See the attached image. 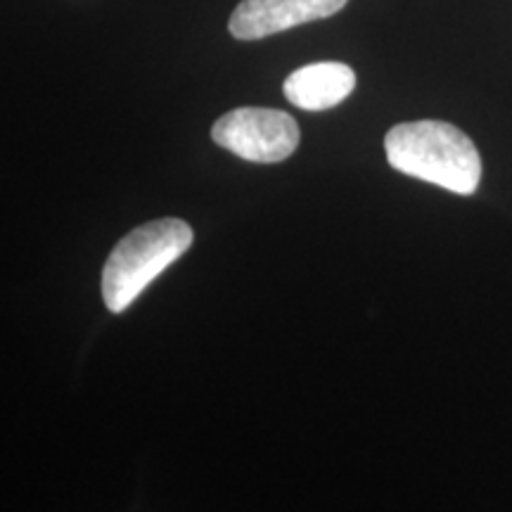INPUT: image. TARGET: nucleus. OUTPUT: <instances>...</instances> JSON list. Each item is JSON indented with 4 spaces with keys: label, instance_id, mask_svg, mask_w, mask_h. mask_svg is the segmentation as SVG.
I'll list each match as a JSON object with an SVG mask.
<instances>
[{
    "label": "nucleus",
    "instance_id": "1",
    "mask_svg": "<svg viewBox=\"0 0 512 512\" xmlns=\"http://www.w3.org/2000/svg\"><path fill=\"white\" fill-rule=\"evenodd\" d=\"M387 162L401 174L472 195L482 181V157L470 138L448 121H406L384 136Z\"/></svg>",
    "mask_w": 512,
    "mask_h": 512
},
{
    "label": "nucleus",
    "instance_id": "2",
    "mask_svg": "<svg viewBox=\"0 0 512 512\" xmlns=\"http://www.w3.org/2000/svg\"><path fill=\"white\" fill-rule=\"evenodd\" d=\"M192 245V228L181 219H159L133 228L117 242L102 268V299L112 313L126 311L157 275Z\"/></svg>",
    "mask_w": 512,
    "mask_h": 512
},
{
    "label": "nucleus",
    "instance_id": "3",
    "mask_svg": "<svg viewBox=\"0 0 512 512\" xmlns=\"http://www.w3.org/2000/svg\"><path fill=\"white\" fill-rule=\"evenodd\" d=\"M211 138L247 162L275 164L294 155L299 147V124L287 112L240 107L216 121Z\"/></svg>",
    "mask_w": 512,
    "mask_h": 512
},
{
    "label": "nucleus",
    "instance_id": "4",
    "mask_svg": "<svg viewBox=\"0 0 512 512\" xmlns=\"http://www.w3.org/2000/svg\"><path fill=\"white\" fill-rule=\"evenodd\" d=\"M349 0H242L228 19V31L238 41H261L302 24L328 19Z\"/></svg>",
    "mask_w": 512,
    "mask_h": 512
},
{
    "label": "nucleus",
    "instance_id": "5",
    "mask_svg": "<svg viewBox=\"0 0 512 512\" xmlns=\"http://www.w3.org/2000/svg\"><path fill=\"white\" fill-rule=\"evenodd\" d=\"M356 74L344 62H313L299 67L283 83L285 98L306 112L337 107L354 93Z\"/></svg>",
    "mask_w": 512,
    "mask_h": 512
}]
</instances>
